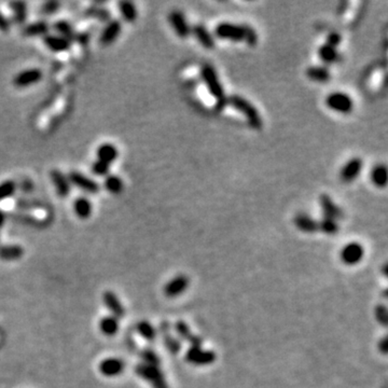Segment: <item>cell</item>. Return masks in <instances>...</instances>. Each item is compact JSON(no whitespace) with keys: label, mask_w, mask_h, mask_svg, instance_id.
I'll list each match as a JSON object with an SVG mask.
<instances>
[{"label":"cell","mask_w":388,"mask_h":388,"mask_svg":"<svg viewBox=\"0 0 388 388\" xmlns=\"http://www.w3.org/2000/svg\"><path fill=\"white\" fill-rule=\"evenodd\" d=\"M215 34L218 38L235 42L245 41L249 47H255L258 42V35L255 29L249 25H240L232 23H220L216 29Z\"/></svg>","instance_id":"obj_1"},{"label":"cell","mask_w":388,"mask_h":388,"mask_svg":"<svg viewBox=\"0 0 388 388\" xmlns=\"http://www.w3.org/2000/svg\"><path fill=\"white\" fill-rule=\"evenodd\" d=\"M201 76L208 91L217 99L218 107L224 108L227 105V98L225 97L224 89L219 80L215 68L211 65H204L201 69Z\"/></svg>","instance_id":"obj_2"},{"label":"cell","mask_w":388,"mask_h":388,"mask_svg":"<svg viewBox=\"0 0 388 388\" xmlns=\"http://www.w3.org/2000/svg\"><path fill=\"white\" fill-rule=\"evenodd\" d=\"M227 104H230L237 111L243 113L249 125L255 129H260L263 125L262 118L257 110V108L248 102L246 98L240 95H232L227 98Z\"/></svg>","instance_id":"obj_3"},{"label":"cell","mask_w":388,"mask_h":388,"mask_svg":"<svg viewBox=\"0 0 388 388\" xmlns=\"http://www.w3.org/2000/svg\"><path fill=\"white\" fill-rule=\"evenodd\" d=\"M134 371L139 377L150 384L152 388H170L160 367L141 362L135 366Z\"/></svg>","instance_id":"obj_4"},{"label":"cell","mask_w":388,"mask_h":388,"mask_svg":"<svg viewBox=\"0 0 388 388\" xmlns=\"http://www.w3.org/2000/svg\"><path fill=\"white\" fill-rule=\"evenodd\" d=\"M185 359L187 362L194 366H210L216 361L217 355L213 351L203 350L198 346H191L187 351Z\"/></svg>","instance_id":"obj_5"},{"label":"cell","mask_w":388,"mask_h":388,"mask_svg":"<svg viewBox=\"0 0 388 388\" xmlns=\"http://www.w3.org/2000/svg\"><path fill=\"white\" fill-rule=\"evenodd\" d=\"M326 104L330 109L341 113H350L353 109L352 98L345 93L334 92L328 95L326 98Z\"/></svg>","instance_id":"obj_6"},{"label":"cell","mask_w":388,"mask_h":388,"mask_svg":"<svg viewBox=\"0 0 388 388\" xmlns=\"http://www.w3.org/2000/svg\"><path fill=\"white\" fill-rule=\"evenodd\" d=\"M68 180L71 182V185L73 184L79 189H81L82 191L89 194H97L101 191V187H99V185L95 180H93L92 178L76 171L69 173Z\"/></svg>","instance_id":"obj_7"},{"label":"cell","mask_w":388,"mask_h":388,"mask_svg":"<svg viewBox=\"0 0 388 388\" xmlns=\"http://www.w3.org/2000/svg\"><path fill=\"white\" fill-rule=\"evenodd\" d=\"M43 74L39 68H29L18 73L13 78V84L15 87L24 88L33 84H36L42 80Z\"/></svg>","instance_id":"obj_8"},{"label":"cell","mask_w":388,"mask_h":388,"mask_svg":"<svg viewBox=\"0 0 388 388\" xmlns=\"http://www.w3.org/2000/svg\"><path fill=\"white\" fill-rule=\"evenodd\" d=\"M158 331H160L163 343L166 347V350L170 352L172 355L179 354L181 350V343L176 336L172 333V325L168 321H163L158 327Z\"/></svg>","instance_id":"obj_9"},{"label":"cell","mask_w":388,"mask_h":388,"mask_svg":"<svg viewBox=\"0 0 388 388\" xmlns=\"http://www.w3.org/2000/svg\"><path fill=\"white\" fill-rule=\"evenodd\" d=\"M189 284H190V280L187 275H177L164 286L163 292L167 298L173 299V298L181 295L188 289Z\"/></svg>","instance_id":"obj_10"},{"label":"cell","mask_w":388,"mask_h":388,"mask_svg":"<svg viewBox=\"0 0 388 388\" xmlns=\"http://www.w3.org/2000/svg\"><path fill=\"white\" fill-rule=\"evenodd\" d=\"M125 362L123 359L117 357H108L102 360L98 366V370L106 377H115L123 373Z\"/></svg>","instance_id":"obj_11"},{"label":"cell","mask_w":388,"mask_h":388,"mask_svg":"<svg viewBox=\"0 0 388 388\" xmlns=\"http://www.w3.org/2000/svg\"><path fill=\"white\" fill-rule=\"evenodd\" d=\"M363 255H364V249L360 244L350 243L343 247L340 257H341V261L344 264L355 265L361 261Z\"/></svg>","instance_id":"obj_12"},{"label":"cell","mask_w":388,"mask_h":388,"mask_svg":"<svg viewBox=\"0 0 388 388\" xmlns=\"http://www.w3.org/2000/svg\"><path fill=\"white\" fill-rule=\"evenodd\" d=\"M174 329L180 340L188 342L191 346L202 347L203 339L200 335L194 334L186 322L184 321L176 322L174 325Z\"/></svg>","instance_id":"obj_13"},{"label":"cell","mask_w":388,"mask_h":388,"mask_svg":"<svg viewBox=\"0 0 388 388\" xmlns=\"http://www.w3.org/2000/svg\"><path fill=\"white\" fill-rule=\"evenodd\" d=\"M122 32V24L119 19H112L109 22L99 36V43L104 47L113 43Z\"/></svg>","instance_id":"obj_14"},{"label":"cell","mask_w":388,"mask_h":388,"mask_svg":"<svg viewBox=\"0 0 388 388\" xmlns=\"http://www.w3.org/2000/svg\"><path fill=\"white\" fill-rule=\"evenodd\" d=\"M168 21H170L178 37L185 39L190 36L191 27L189 26L184 13H181L180 11H172L170 15H168Z\"/></svg>","instance_id":"obj_15"},{"label":"cell","mask_w":388,"mask_h":388,"mask_svg":"<svg viewBox=\"0 0 388 388\" xmlns=\"http://www.w3.org/2000/svg\"><path fill=\"white\" fill-rule=\"evenodd\" d=\"M103 301L106 307L109 310V312L111 313V316L118 318H123L125 315V308L123 304L121 303L120 299H119L118 295L111 291V290H107L103 293Z\"/></svg>","instance_id":"obj_16"},{"label":"cell","mask_w":388,"mask_h":388,"mask_svg":"<svg viewBox=\"0 0 388 388\" xmlns=\"http://www.w3.org/2000/svg\"><path fill=\"white\" fill-rule=\"evenodd\" d=\"M363 166V162L359 157H354L348 161L341 171V179L344 182H352L359 176Z\"/></svg>","instance_id":"obj_17"},{"label":"cell","mask_w":388,"mask_h":388,"mask_svg":"<svg viewBox=\"0 0 388 388\" xmlns=\"http://www.w3.org/2000/svg\"><path fill=\"white\" fill-rule=\"evenodd\" d=\"M50 177H51V180L59 196L67 197L69 194H71V191H72L71 182H69L68 178L61 171H58V170L51 171V173H50Z\"/></svg>","instance_id":"obj_18"},{"label":"cell","mask_w":388,"mask_h":388,"mask_svg":"<svg viewBox=\"0 0 388 388\" xmlns=\"http://www.w3.org/2000/svg\"><path fill=\"white\" fill-rule=\"evenodd\" d=\"M43 43L47 48H49L51 51L55 53L65 52L71 48V41L59 35H45L43 37Z\"/></svg>","instance_id":"obj_19"},{"label":"cell","mask_w":388,"mask_h":388,"mask_svg":"<svg viewBox=\"0 0 388 388\" xmlns=\"http://www.w3.org/2000/svg\"><path fill=\"white\" fill-rule=\"evenodd\" d=\"M191 33L193 36L197 39V41L200 42L204 48L206 49H214L215 48V39L211 32L208 29L202 25V24H197L194 25L191 28Z\"/></svg>","instance_id":"obj_20"},{"label":"cell","mask_w":388,"mask_h":388,"mask_svg":"<svg viewBox=\"0 0 388 388\" xmlns=\"http://www.w3.org/2000/svg\"><path fill=\"white\" fill-rule=\"evenodd\" d=\"M319 201H321V205H322V208L324 211L325 217L334 219V220H337V219L343 218L342 210L332 201V198L329 195L323 194L321 196Z\"/></svg>","instance_id":"obj_21"},{"label":"cell","mask_w":388,"mask_h":388,"mask_svg":"<svg viewBox=\"0 0 388 388\" xmlns=\"http://www.w3.org/2000/svg\"><path fill=\"white\" fill-rule=\"evenodd\" d=\"M74 211L79 219L85 220V219H88L91 217L93 213V205L87 197L79 196L74 202Z\"/></svg>","instance_id":"obj_22"},{"label":"cell","mask_w":388,"mask_h":388,"mask_svg":"<svg viewBox=\"0 0 388 388\" xmlns=\"http://www.w3.org/2000/svg\"><path fill=\"white\" fill-rule=\"evenodd\" d=\"M96 153H97V157L99 161L107 163L109 165H111V163H113L117 160L119 155V151L116 148V146L109 143L99 146Z\"/></svg>","instance_id":"obj_23"},{"label":"cell","mask_w":388,"mask_h":388,"mask_svg":"<svg viewBox=\"0 0 388 388\" xmlns=\"http://www.w3.org/2000/svg\"><path fill=\"white\" fill-rule=\"evenodd\" d=\"M294 224L300 231L305 233H315L318 231V221L305 214H299L294 218Z\"/></svg>","instance_id":"obj_24"},{"label":"cell","mask_w":388,"mask_h":388,"mask_svg":"<svg viewBox=\"0 0 388 388\" xmlns=\"http://www.w3.org/2000/svg\"><path fill=\"white\" fill-rule=\"evenodd\" d=\"M306 76L312 81L325 83L331 79V73L325 66H312L308 67L306 71Z\"/></svg>","instance_id":"obj_25"},{"label":"cell","mask_w":388,"mask_h":388,"mask_svg":"<svg viewBox=\"0 0 388 388\" xmlns=\"http://www.w3.org/2000/svg\"><path fill=\"white\" fill-rule=\"evenodd\" d=\"M99 330L103 334L106 336H113L119 332V328H120V325H119V319L111 315L105 316L103 317L101 321H99Z\"/></svg>","instance_id":"obj_26"},{"label":"cell","mask_w":388,"mask_h":388,"mask_svg":"<svg viewBox=\"0 0 388 388\" xmlns=\"http://www.w3.org/2000/svg\"><path fill=\"white\" fill-rule=\"evenodd\" d=\"M50 25L45 21H39L24 26L22 34L25 37H44L49 34Z\"/></svg>","instance_id":"obj_27"},{"label":"cell","mask_w":388,"mask_h":388,"mask_svg":"<svg viewBox=\"0 0 388 388\" xmlns=\"http://www.w3.org/2000/svg\"><path fill=\"white\" fill-rule=\"evenodd\" d=\"M24 249L19 245H5L0 247V259L5 261H15L22 258Z\"/></svg>","instance_id":"obj_28"},{"label":"cell","mask_w":388,"mask_h":388,"mask_svg":"<svg viewBox=\"0 0 388 388\" xmlns=\"http://www.w3.org/2000/svg\"><path fill=\"white\" fill-rule=\"evenodd\" d=\"M136 331L143 339L148 342H153L157 337V331L154 326L148 321H141L136 324Z\"/></svg>","instance_id":"obj_29"},{"label":"cell","mask_w":388,"mask_h":388,"mask_svg":"<svg viewBox=\"0 0 388 388\" xmlns=\"http://www.w3.org/2000/svg\"><path fill=\"white\" fill-rule=\"evenodd\" d=\"M318 54H319L322 61L326 64H334L340 61V53L337 52L336 48H333L329 44H323L319 50H318Z\"/></svg>","instance_id":"obj_30"},{"label":"cell","mask_w":388,"mask_h":388,"mask_svg":"<svg viewBox=\"0 0 388 388\" xmlns=\"http://www.w3.org/2000/svg\"><path fill=\"white\" fill-rule=\"evenodd\" d=\"M119 7V11H120V14L122 15L123 19L127 23H134L137 16L138 12L135 5L131 2H121L118 4Z\"/></svg>","instance_id":"obj_31"},{"label":"cell","mask_w":388,"mask_h":388,"mask_svg":"<svg viewBox=\"0 0 388 388\" xmlns=\"http://www.w3.org/2000/svg\"><path fill=\"white\" fill-rule=\"evenodd\" d=\"M53 28L55 29L59 36L68 39V40L71 42H72V40H74V39H77V34L75 32L74 27L72 26L71 23L67 22V21H64V19H61V21L55 22L53 24Z\"/></svg>","instance_id":"obj_32"},{"label":"cell","mask_w":388,"mask_h":388,"mask_svg":"<svg viewBox=\"0 0 388 388\" xmlns=\"http://www.w3.org/2000/svg\"><path fill=\"white\" fill-rule=\"evenodd\" d=\"M10 7L12 9L14 22L23 25L27 19V5L24 2H13L10 3Z\"/></svg>","instance_id":"obj_33"},{"label":"cell","mask_w":388,"mask_h":388,"mask_svg":"<svg viewBox=\"0 0 388 388\" xmlns=\"http://www.w3.org/2000/svg\"><path fill=\"white\" fill-rule=\"evenodd\" d=\"M106 190L111 194H120L123 190V181L120 177L116 175H108L104 181Z\"/></svg>","instance_id":"obj_34"},{"label":"cell","mask_w":388,"mask_h":388,"mask_svg":"<svg viewBox=\"0 0 388 388\" xmlns=\"http://www.w3.org/2000/svg\"><path fill=\"white\" fill-rule=\"evenodd\" d=\"M138 355L141 357L143 363L150 364V366H156L160 367L161 364V358L157 355V353L152 350L150 347H145L143 350L138 351Z\"/></svg>","instance_id":"obj_35"},{"label":"cell","mask_w":388,"mask_h":388,"mask_svg":"<svg viewBox=\"0 0 388 388\" xmlns=\"http://www.w3.org/2000/svg\"><path fill=\"white\" fill-rule=\"evenodd\" d=\"M318 231H322L328 235H334L339 232V224L336 220L328 217H324L322 220L318 222Z\"/></svg>","instance_id":"obj_36"},{"label":"cell","mask_w":388,"mask_h":388,"mask_svg":"<svg viewBox=\"0 0 388 388\" xmlns=\"http://www.w3.org/2000/svg\"><path fill=\"white\" fill-rule=\"evenodd\" d=\"M372 180L377 187H385L387 182V170L385 166H376L372 172Z\"/></svg>","instance_id":"obj_37"},{"label":"cell","mask_w":388,"mask_h":388,"mask_svg":"<svg viewBox=\"0 0 388 388\" xmlns=\"http://www.w3.org/2000/svg\"><path fill=\"white\" fill-rule=\"evenodd\" d=\"M16 191V184L13 180H6L0 184V201L11 197Z\"/></svg>","instance_id":"obj_38"},{"label":"cell","mask_w":388,"mask_h":388,"mask_svg":"<svg viewBox=\"0 0 388 388\" xmlns=\"http://www.w3.org/2000/svg\"><path fill=\"white\" fill-rule=\"evenodd\" d=\"M375 318L376 322L383 327H386L388 324V311L385 304H377L375 307Z\"/></svg>","instance_id":"obj_39"},{"label":"cell","mask_w":388,"mask_h":388,"mask_svg":"<svg viewBox=\"0 0 388 388\" xmlns=\"http://www.w3.org/2000/svg\"><path fill=\"white\" fill-rule=\"evenodd\" d=\"M109 171H110V165L107 164V163H104L102 161H99V160L95 161L92 164V173L96 176H99V177L108 176Z\"/></svg>","instance_id":"obj_40"},{"label":"cell","mask_w":388,"mask_h":388,"mask_svg":"<svg viewBox=\"0 0 388 388\" xmlns=\"http://www.w3.org/2000/svg\"><path fill=\"white\" fill-rule=\"evenodd\" d=\"M59 7H61V3L58 2H47L42 5L41 7V12L50 15V14H54L55 12L58 11Z\"/></svg>","instance_id":"obj_41"},{"label":"cell","mask_w":388,"mask_h":388,"mask_svg":"<svg viewBox=\"0 0 388 388\" xmlns=\"http://www.w3.org/2000/svg\"><path fill=\"white\" fill-rule=\"evenodd\" d=\"M342 41V37L339 33H330L327 37V44H329L333 48H337Z\"/></svg>","instance_id":"obj_42"},{"label":"cell","mask_w":388,"mask_h":388,"mask_svg":"<svg viewBox=\"0 0 388 388\" xmlns=\"http://www.w3.org/2000/svg\"><path fill=\"white\" fill-rule=\"evenodd\" d=\"M0 31L7 33L10 31V22L8 21V18L3 14V12L0 11Z\"/></svg>","instance_id":"obj_43"},{"label":"cell","mask_w":388,"mask_h":388,"mask_svg":"<svg viewBox=\"0 0 388 388\" xmlns=\"http://www.w3.org/2000/svg\"><path fill=\"white\" fill-rule=\"evenodd\" d=\"M388 337L387 335H384L382 339L379 341V343H377V348H379V351L383 354V355H386L387 352H388Z\"/></svg>","instance_id":"obj_44"},{"label":"cell","mask_w":388,"mask_h":388,"mask_svg":"<svg viewBox=\"0 0 388 388\" xmlns=\"http://www.w3.org/2000/svg\"><path fill=\"white\" fill-rule=\"evenodd\" d=\"M5 222H6V215L2 210H0V227L4 226Z\"/></svg>","instance_id":"obj_45"},{"label":"cell","mask_w":388,"mask_h":388,"mask_svg":"<svg viewBox=\"0 0 388 388\" xmlns=\"http://www.w3.org/2000/svg\"><path fill=\"white\" fill-rule=\"evenodd\" d=\"M387 268H388V267H387V264H385V265L383 266V274H384L385 277H387V275H388V274H387Z\"/></svg>","instance_id":"obj_46"},{"label":"cell","mask_w":388,"mask_h":388,"mask_svg":"<svg viewBox=\"0 0 388 388\" xmlns=\"http://www.w3.org/2000/svg\"><path fill=\"white\" fill-rule=\"evenodd\" d=\"M383 296L385 298V299H387V289L384 290V292H383Z\"/></svg>","instance_id":"obj_47"},{"label":"cell","mask_w":388,"mask_h":388,"mask_svg":"<svg viewBox=\"0 0 388 388\" xmlns=\"http://www.w3.org/2000/svg\"><path fill=\"white\" fill-rule=\"evenodd\" d=\"M383 388H387V387H386V385H385V386H384V387H383Z\"/></svg>","instance_id":"obj_48"}]
</instances>
